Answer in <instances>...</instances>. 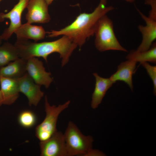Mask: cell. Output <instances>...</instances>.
<instances>
[{"label": "cell", "instance_id": "1", "mask_svg": "<svg viewBox=\"0 0 156 156\" xmlns=\"http://www.w3.org/2000/svg\"><path fill=\"white\" fill-rule=\"evenodd\" d=\"M107 0H100L98 6L90 13H81L70 24L59 30L46 32L49 37L60 35L68 37L77 46L81 47L86 40L94 35L100 18L113 10L112 6H107Z\"/></svg>", "mask_w": 156, "mask_h": 156}, {"label": "cell", "instance_id": "2", "mask_svg": "<svg viewBox=\"0 0 156 156\" xmlns=\"http://www.w3.org/2000/svg\"><path fill=\"white\" fill-rule=\"evenodd\" d=\"M18 50L19 57L27 61L33 57H42L47 62L51 54L57 53L62 58V66L68 62L73 51L77 46L68 37L62 36L60 38L51 42L37 43L28 40L17 39L14 44Z\"/></svg>", "mask_w": 156, "mask_h": 156}, {"label": "cell", "instance_id": "3", "mask_svg": "<svg viewBox=\"0 0 156 156\" xmlns=\"http://www.w3.org/2000/svg\"><path fill=\"white\" fill-rule=\"evenodd\" d=\"M64 135L67 156H87L92 149V137L84 135L71 121L69 122Z\"/></svg>", "mask_w": 156, "mask_h": 156}, {"label": "cell", "instance_id": "4", "mask_svg": "<svg viewBox=\"0 0 156 156\" xmlns=\"http://www.w3.org/2000/svg\"><path fill=\"white\" fill-rule=\"evenodd\" d=\"M94 43L99 51L117 50L127 52L117 39L114 32L113 22L105 14L99 19L95 31Z\"/></svg>", "mask_w": 156, "mask_h": 156}, {"label": "cell", "instance_id": "5", "mask_svg": "<svg viewBox=\"0 0 156 156\" xmlns=\"http://www.w3.org/2000/svg\"><path fill=\"white\" fill-rule=\"evenodd\" d=\"M68 101L57 106L51 105L46 96L45 98V111L46 116L43 121L36 126L35 135L40 141L45 140L51 137L57 131V123L59 115L69 106Z\"/></svg>", "mask_w": 156, "mask_h": 156}, {"label": "cell", "instance_id": "6", "mask_svg": "<svg viewBox=\"0 0 156 156\" xmlns=\"http://www.w3.org/2000/svg\"><path fill=\"white\" fill-rule=\"evenodd\" d=\"M29 0H18V3L9 12L0 13V22L5 19L10 21V25L1 35L3 40H8L15 31L22 25L21 17L22 13L26 8Z\"/></svg>", "mask_w": 156, "mask_h": 156}, {"label": "cell", "instance_id": "7", "mask_svg": "<svg viewBox=\"0 0 156 156\" xmlns=\"http://www.w3.org/2000/svg\"><path fill=\"white\" fill-rule=\"evenodd\" d=\"M41 156H67L64 134L57 131L48 139L39 143Z\"/></svg>", "mask_w": 156, "mask_h": 156}, {"label": "cell", "instance_id": "8", "mask_svg": "<svg viewBox=\"0 0 156 156\" xmlns=\"http://www.w3.org/2000/svg\"><path fill=\"white\" fill-rule=\"evenodd\" d=\"M48 5L45 0H29L26 8L27 23H44L49 22L51 17L48 10Z\"/></svg>", "mask_w": 156, "mask_h": 156}, {"label": "cell", "instance_id": "9", "mask_svg": "<svg viewBox=\"0 0 156 156\" xmlns=\"http://www.w3.org/2000/svg\"><path fill=\"white\" fill-rule=\"evenodd\" d=\"M18 81L19 92L27 97L29 106H37L44 95L41 86L36 83L27 73Z\"/></svg>", "mask_w": 156, "mask_h": 156}, {"label": "cell", "instance_id": "10", "mask_svg": "<svg viewBox=\"0 0 156 156\" xmlns=\"http://www.w3.org/2000/svg\"><path fill=\"white\" fill-rule=\"evenodd\" d=\"M27 73L35 83L48 88L53 81L50 72L45 70L43 62L36 57H33L27 61Z\"/></svg>", "mask_w": 156, "mask_h": 156}, {"label": "cell", "instance_id": "11", "mask_svg": "<svg viewBox=\"0 0 156 156\" xmlns=\"http://www.w3.org/2000/svg\"><path fill=\"white\" fill-rule=\"evenodd\" d=\"M137 10L146 23L145 26L140 25L138 27L142 34V39L136 51L141 52L149 49L152 43L156 38V21L145 16L138 9H137Z\"/></svg>", "mask_w": 156, "mask_h": 156}, {"label": "cell", "instance_id": "12", "mask_svg": "<svg viewBox=\"0 0 156 156\" xmlns=\"http://www.w3.org/2000/svg\"><path fill=\"white\" fill-rule=\"evenodd\" d=\"M0 83L3 105H12L17 100L19 96L18 79L0 76Z\"/></svg>", "mask_w": 156, "mask_h": 156}, {"label": "cell", "instance_id": "13", "mask_svg": "<svg viewBox=\"0 0 156 156\" xmlns=\"http://www.w3.org/2000/svg\"><path fill=\"white\" fill-rule=\"evenodd\" d=\"M137 62L130 60L121 62L118 66L116 71L109 78L114 83L118 81L124 82L132 90V76L135 69Z\"/></svg>", "mask_w": 156, "mask_h": 156}, {"label": "cell", "instance_id": "14", "mask_svg": "<svg viewBox=\"0 0 156 156\" xmlns=\"http://www.w3.org/2000/svg\"><path fill=\"white\" fill-rule=\"evenodd\" d=\"M93 75L95 78L96 83L91 105L92 109H95L101 103L107 91L114 83L109 78H103L96 73H93Z\"/></svg>", "mask_w": 156, "mask_h": 156}, {"label": "cell", "instance_id": "15", "mask_svg": "<svg viewBox=\"0 0 156 156\" xmlns=\"http://www.w3.org/2000/svg\"><path fill=\"white\" fill-rule=\"evenodd\" d=\"M14 33L16 35L17 39H31L36 42L44 38L46 32L41 26L26 23L22 24Z\"/></svg>", "mask_w": 156, "mask_h": 156}, {"label": "cell", "instance_id": "16", "mask_svg": "<svg viewBox=\"0 0 156 156\" xmlns=\"http://www.w3.org/2000/svg\"><path fill=\"white\" fill-rule=\"evenodd\" d=\"M27 61L19 58L6 65L0 67V76L17 79L27 73Z\"/></svg>", "mask_w": 156, "mask_h": 156}, {"label": "cell", "instance_id": "17", "mask_svg": "<svg viewBox=\"0 0 156 156\" xmlns=\"http://www.w3.org/2000/svg\"><path fill=\"white\" fill-rule=\"evenodd\" d=\"M19 58L18 52L14 45L6 42L0 45V67Z\"/></svg>", "mask_w": 156, "mask_h": 156}, {"label": "cell", "instance_id": "18", "mask_svg": "<svg viewBox=\"0 0 156 156\" xmlns=\"http://www.w3.org/2000/svg\"><path fill=\"white\" fill-rule=\"evenodd\" d=\"M148 50L143 52L132 50L126 56L128 60L142 63L149 62L155 63L156 62V44L154 43Z\"/></svg>", "mask_w": 156, "mask_h": 156}, {"label": "cell", "instance_id": "19", "mask_svg": "<svg viewBox=\"0 0 156 156\" xmlns=\"http://www.w3.org/2000/svg\"><path fill=\"white\" fill-rule=\"evenodd\" d=\"M37 117L32 111L25 110L20 113L18 117V121L22 127L26 128L33 127L37 122Z\"/></svg>", "mask_w": 156, "mask_h": 156}, {"label": "cell", "instance_id": "20", "mask_svg": "<svg viewBox=\"0 0 156 156\" xmlns=\"http://www.w3.org/2000/svg\"><path fill=\"white\" fill-rule=\"evenodd\" d=\"M146 69L148 75L151 79L153 84V93L156 94V66L149 64L147 62L141 63Z\"/></svg>", "mask_w": 156, "mask_h": 156}, {"label": "cell", "instance_id": "21", "mask_svg": "<svg viewBox=\"0 0 156 156\" xmlns=\"http://www.w3.org/2000/svg\"><path fill=\"white\" fill-rule=\"evenodd\" d=\"M145 4L151 6V9L148 17L156 21V0H145Z\"/></svg>", "mask_w": 156, "mask_h": 156}, {"label": "cell", "instance_id": "22", "mask_svg": "<svg viewBox=\"0 0 156 156\" xmlns=\"http://www.w3.org/2000/svg\"><path fill=\"white\" fill-rule=\"evenodd\" d=\"M3 104V99L1 93V92L0 89V107Z\"/></svg>", "mask_w": 156, "mask_h": 156}, {"label": "cell", "instance_id": "23", "mask_svg": "<svg viewBox=\"0 0 156 156\" xmlns=\"http://www.w3.org/2000/svg\"><path fill=\"white\" fill-rule=\"evenodd\" d=\"M54 0H45L47 4L49 5L51 4Z\"/></svg>", "mask_w": 156, "mask_h": 156}, {"label": "cell", "instance_id": "24", "mask_svg": "<svg viewBox=\"0 0 156 156\" xmlns=\"http://www.w3.org/2000/svg\"><path fill=\"white\" fill-rule=\"evenodd\" d=\"M125 0V1H126L127 2L131 3L135 1V0Z\"/></svg>", "mask_w": 156, "mask_h": 156}, {"label": "cell", "instance_id": "25", "mask_svg": "<svg viewBox=\"0 0 156 156\" xmlns=\"http://www.w3.org/2000/svg\"><path fill=\"white\" fill-rule=\"evenodd\" d=\"M2 40H3L1 37V35H0V45H1Z\"/></svg>", "mask_w": 156, "mask_h": 156}, {"label": "cell", "instance_id": "26", "mask_svg": "<svg viewBox=\"0 0 156 156\" xmlns=\"http://www.w3.org/2000/svg\"><path fill=\"white\" fill-rule=\"evenodd\" d=\"M2 0H0V2Z\"/></svg>", "mask_w": 156, "mask_h": 156}]
</instances>
